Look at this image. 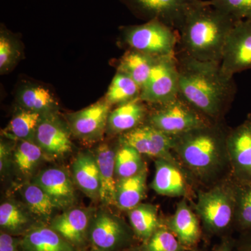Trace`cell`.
<instances>
[{"label": "cell", "instance_id": "cell-11", "mask_svg": "<svg viewBox=\"0 0 251 251\" xmlns=\"http://www.w3.org/2000/svg\"><path fill=\"white\" fill-rule=\"evenodd\" d=\"M111 105L105 99L87 108L68 115L69 129L84 141H96L101 138L107 128Z\"/></svg>", "mask_w": 251, "mask_h": 251}, {"label": "cell", "instance_id": "cell-16", "mask_svg": "<svg viewBox=\"0 0 251 251\" xmlns=\"http://www.w3.org/2000/svg\"><path fill=\"white\" fill-rule=\"evenodd\" d=\"M87 209H73L57 216L50 227L72 245H80L85 239L91 222Z\"/></svg>", "mask_w": 251, "mask_h": 251}, {"label": "cell", "instance_id": "cell-19", "mask_svg": "<svg viewBox=\"0 0 251 251\" xmlns=\"http://www.w3.org/2000/svg\"><path fill=\"white\" fill-rule=\"evenodd\" d=\"M73 176L77 186L91 198H99L100 173L95 155L82 152L77 155L72 166Z\"/></svg>", "mask_w": 251, "mask_h": 251}, {"label": "cell", "instance_id": "cell-9", "mask_svg": "<svg viewBox=\"0 0 251 251\" xmlns=\"http://www.w3.org/2000/svg\"><path fill=\"white\" fill-rule=\"evenodd\" d=\"M196 209L204 222L214 229L227 227L235 215V192L215 188L198 195Z\"/></svg>", "mask_w": 251, "mask_h": 251}, {"label": "cell", "instance_id": "cell-4", "mask_svg": "<svg viewBox=\"0 0 251 251\" xmlns=\"http://www.w3.org/2000/svg\"><path fill=\"white\" fill-rule=\"evenodd\" d=\"M122 44L128 49L155 57L176 54L177 31L159 21L122 27Z\"/></svg>", "mask_w": 251, "mask_h": 251}, {"label": "cell", "instance_id": "cell-8", "mask_svg": "<svg viewBox=\"0 0 251 251\" xmlns=\"http://www.w3.org/2000/svg\"><path fill=\"white\" fill-rule=\"evenodd\" d=\"M220 64L229 77L251 69V21L236 22L225 44Z\"/></svg>", "mask_w": 251, "mask_h": 251}, {"label": "cell", "instance_id": "cell-36", "mask_svg": "<svg viewBox=\"0 0 251 251\" xmlns=\"http://www.w3.org/2000/svg\"><path fill=\"white\" fill-rule=\"evenodd\" d=\"M146 251H179V244L171 232L161 229L150 237Z\"/></svg>", "mask_w": 251, "mask_h": 251}, {"label": "cell", "instance_id": "cell-34", "mask_svg": "<svg viewBox=\"0 0 251 251\" xmlns=\"http://www.w3.org/2000/svg\"><path fill=\"white\" fill-rule=\"evenodd\" d=\"M27 216L14 203L6 202L0 206V226L11 232H20L27 224Z\"/></svg>", "mask_w": 251, "mask_h": 251}, {"label": "cell", "instance_id": "cell-20", "mask_svg": "<svg viewBox=\"0 0 251 251\" xmlns=\"http://www.w3.org/2000/svg\"><path fill=\"white\" fill-rule=\"evenodd\" d=\"M145 103L138 98L119 105L110 112L107 128L113 133H125L142 125L148 115Z\"/></svg>", "mask_w": 251, "mask_h": 251}, {"label": "cell", "instance_id": "cell-22", "mask_svg": "<svg viewBox=\"0 0 251 251\" xmlns=\"http://www.w3.org/2000/svg\"><path fill=\"white\" fill-rule=\"evenodd\" d=\"M23 251H75L71 243L50 227H36L21 239Z\"/></svg>", "mask_w": 251, "mask_h": 251}, {"label": "cell", "instance_id": "cell-33", "mask_svg": "<svg viewBox=\"0 0 251 251\" xmlns=\"http://www.w3.org/2000/svg\"><path fill=\"white\" fill-rule=\"evenodd\" d=\"M234 192L237 222L243 229L251 230V181L239 182Z\"/></svg>", "mask_w": 251, "mask_h": 251}, {"label": "cell", "instance_id": "cell-1", "mask_svg": "<svg viewBox=\"0 0 251 251\" xmlns=\"http://www.w3.org/2000/svg\"><path fill=\"white\" fill-rule=\"evenodd\" d=\"M179 94L209 120H217L237 94L234 77L227 76L220 62L198 60L176 52Z\"/></svg>", "mask_w": 251, "mask_h": 251}, {"label": "cell", "instance_id": "cell-2", "mask_svg": "<svg viewBox=\"0 0 251 251\" xmlns=\"http://www.w3.org/2000/svg\"><path fill=\"white\" fill-rule=\"evenodd\" d=\"M234 18L200 0L191 6L177 32L180 52L198 60L221 62Z\"/></svg>", "mask_w": 251, "mask_h": 251}, {"label": "cell", "instance_id": "cell-15", "mask_svg": "<svg viewBox=\"0 0 251 251\" xmlns=\"http://www.w3.org/2000/svg\"><path fill=\"white\" fill-rule=\"evenodd\" d=\"M50 197L57 208L70 206L75 201L74 184L65 171L50 168L41 172L34 179Z\"/></svg>", "mask_w": 251, "mask_h": 251}, {"label": "cell", "instance_id": "cell-12", "mask_svg": "<svg viewBox=\"0 0 251 251\" xmlns=\"http://www.w3.org/2000/svg\"><path fill=\"white\" fill-rule=\"evenodd\" d=\"M70 132L53 112H49L41 116L34 140L49 156H64L72 150Z\"/></svg>", "mask_w": 251, "mask_h": 251}, {"label": "cell", "instance_id": "cell-32", "mask_svg": "<svg viewBox=\"0 0 251 251\" xmlns=\"http://www.w3.org/2000/svg\"><path fill=\"white\" fill-rule=\"evenodd\" d=\"M42 149L33 140H20L14 151V161L18 169L26 175L29 174L43 155Z\"/></svg>", "mask_w": 251, "mask_h": 251}, {"label": "cell", "instance_id": "cell-29", "mask_svg": "<svg viewBox=\"0 0 251 251\" xmlns=\"http://www.w3.org/2000/svg\"><path fill=\"white\" fill-rule=\"evenodd\" d=\"M22 56V50L14 34L8 30L4 25L0 31V72L7 74L14 69Z\"/></svg>", "mask_w": 251, "mask_h": 251}, {"label": "cell", "instance_id": "cell-13", "mask_svg": "<svg viewBox=\"0 0 251 251\" xmlns=\"http://www.w3.org/2000/svg\"><path fill=\"white\" fill-rule=\"evenodd\" d=\"M88 234L92 245L98 251H115L127 238L121 221L105 211H99L91 220Z\"/></svg>", "mask_w": 251, "mask_h": 251}, {"label": "cell", "instance_id": "cell-5", "mask_svg": "<svg viewBox=\"0 0 251 251\" xmlns=\"http://www.w3.org/2000/svg\"><path fill=\"white\" fill-rule=\"evenodd\" d=\"M154 106L148 123L172 137L210 125L209 119L185 100L181 95Z\"/></svg>", "mask_w": 251, "mask_h": 251}, {"label": "cell", "instance_id": "cell-30", "mask_svg": "<svg viewBox=\"0 0 251 251\" xmlns=\"http://www.w3.org/2000/svg\"><path fill=\"white\" fill-rule=\"evenodd\" d=\"M23 197L29 211L39 217H49L57 208L49 195L36 184L28 185L23 189Z\"/></svg>", "mask_w": 251, "mask_h": 251}, {"label": "cell", "instance_id": "cell-26", "mask_svg": "<svg viewBox=\"0 0 251 251\" xmlns=\"http://www.w3.org/2000/svg\"><path fill=\"white\" fill-rule=\"evenodd\" d=\"M41 116L39 112L21 108L4 130V135L14 140H34Z\"/></svg>", "mask_w": 251, "mask_h": 251}, {"label": "cell", "instance_id": "cell-38", "mask_svg": "<svg viewBox=\"0 0 251 251\" xmlns=\"http://www.w3.org/2000/svg\"><path fill=\"white\" fill-rule=\"evenodd\" d=\"M247 121L249 122V123L251 125V114L248 117Z\"/></svg>", "mask_w": 251, "mask_h": 251}, {"label": "cell", "instance_id": "cell-3", "mask_svg": "<svg viewBox=\"0 0 251 251\" xmlns=\"http://www.w3.org/2000/svg\"><path fill=\"white\" fill-rule=\"evenodd\" d=\"M227 135L214 124L174 138L175 150L182 161L198 174H209L221 165Z\"/></svg>", "mask_w": 251, "mask_h": 251}, {"label": "cell", "instance_id": "cell-35", "mask_svg": "<svg viewBox=\"0 0 251 251\" xmlns=\"http://www.w3.org/2000/svg\"><path fill=\"white\" fill-rule=\"evenodd\" d=\"M205 2L236 21H251V0H206Z\"/></svg>", "mask_w": 251, "mask_h": 251}, {"label": "cell", "instance_id": "cell-21", "mask_svg": "<svg viewBox=\"0 0 251 251\" xmlns=\"http://www.w3.org/2000/svg\"><path fill=\"white\" fill-rule=\"evenodd\" d=\"M16 98L21 108L41 115L53 112L58 106L54 94L48 87L34 82L21 85L17 91Z\"/></svg>", "mask_w": 251, "mask_h": 251}, {"label": "cell", "instance_id": "cell-23", "mask_svg": "<svg viewBox=\"0 0 251 251\" xmlns=\"http://www.w3.org/2000/svg\"><path fill=\"white\" fill-rule=\"evenodd\" d=\"M148 171L144 167L138 174L119 179L117 183V206L124 210H130L140 204L147 189Z\"/></svg>", "mask_w": 251, "mask_h": 251}, {"label": "cell", "instance_id": "cell-28", "mask_svg": "<svg viewBox=\"0 0 251 251\" xmlns=\"http://www.w3.org/2000/svg\"><path fill=\"white\" fill-rule=\"evenodd\" d=\"M128 217L135 234L142 239H150L158 226V210L152 204H138L129 210Z\"/></svg>", "mask_w": 251, "mask_h": 251}, {"label": "cell", "instance_id": "cell-39", "mask_svg": "<svg viewBox=\"0 0 251 251\" xmlns=\"http://www.w3.org/2000/svg\"><path fill=\"white\" fill-rule=\"evenodd\" d=\"M251 251V248H250V250H249V251Z\"/></svg>", "mask_w": 251, "mask_h": 251}, {"label": "cell", "instance_id": "cell-7", "mask_svg": "<svg viewBox=\"0 0 251 251\" xmlns=\"http://www.w3.org/2000/svg\"><path fill=\"white\" fill-rule=\"evenodd\" d=\"M135 17L161 21L177 31L188 9L200 0H120Z\"/></svg>", "mask_w": 251, "mask_h": 251}, {"label": "cell", "instance_id": "cell-25", "mask_svg": "<svg viewBox=\"0 0 251 251\" xmlns=\"http://www.w3.org/2000/svg\"><path fill=\"white\" fill-rule=\"evenodd\" d=\"M171 228L184 244H192L198 240L200 227L197 217L185 201L177 204L171 221Z\"/></svg>", "mask_w": 251, "mask_h": 251}, {"label": "cell", "instance_id": "cell-27", "mask_svg": "<svg viewBox=\"0 0 251 251\" xmlns=\"http://www.w3.org/2000/svg\"><path fill=\"white\" fill-rule=\"evenodd\" d=\"M142 88L131 77L117 72L109 86L105 99L110 105H122L140 98Z\"/></svg>", "mask_w": 251, "mask_h": 251}, {"label": "cell", "instance_id": "cell-10", "mask_svg": "<svg viewBox=\"0 0 251 251\" xmlns=\"http://www.w3.org/2000/svg\"><path fill=\"white\" fill-rule=\"evenodd\" d=\"M122 145L135 149L141 154L166 158L174 162L171 153L174 147V138L150 125H140L122 134Z\"/></svg>", "mask_w": 251, "mask_h": 251}, {"label": "cell", "instance_id": "cell-40", "mask_svg": "<svg viewBox=\"0 0 251 251\" xmlns=\"http://www.w3.org/2000/svg\"><path fill=\"white\" fill-rule=\"evenodd\" d=\"M250 247V248H251V245H250V247Z\"/></svg>", "mask_w": 251, "mask_h": 251}, {"label": "cell", "instance_id": "cell-14", "mask_svg": "<svg viewBox=\"0 0 251 251\" xmlns=\"http://www.w3.org/2000/svg\"><path fill=\"white\" fill-rule=\"evenodd\" d=\"M226 148L239 182L251 181V125L247 120L229 132Z\"/></svg>", "mask_w": 251, "mask_h": 251}, {"label": "cell", "instance_id": "cell-24", "mask_svg": "<svg viewBox=\"0 0 251 251\" xmlns=\"http://www.w3.org/2000/svg\"><path fill=\"white\" fill-rule=\"evenodd\" d=\"M157 58L140 51L128 49L119 61L117 72L126 74L143 88L150 77Z\"/></svg>", "mask_w": 251, "mask_h": 251}, {"label": "cell", "instance_id": "cell-18", "mask_svg": "<svg viewBox=\"0 0 251 251\" xmlns=\"http://www.w3.org/2000/svg\"><path fill=\"white\" fill-rule=\"evenodd\" d=\"M115 156L116 152L106 144L97 148L95 157L100 173V198L107 205H117L115 181Z\"/></svg>", "mask_w": 251, "mask_h": 251}, {"label": "cell", "instance_id": "cell-31", "mask_svg": "<svg viewBox=\"0 0 251 251\" xmlns=\"http://www.w3.org/2000/svg\"><path fill=\"white\" fill-rule=\"evenodd\" d=\"M141 155L135 149L122 144L115 156V173L119 179L133 176L143 169Z\"/></svg>", "mask_w": 251, "mask_h": 251}, {"label": "cell", "instance_id": "cell-37", "mask_svg": "<svg viewBox=\"0 0 251 251\" xmlns=\"http://www.w3.org/2000/svg\"><path fill=\"white\" fill-rule=\"evenodd\" d=\"M21 242V240L17 238L1 232L0 234V251H18Z\"/></svg>", "mask_w": 251, "mask_h": 251}, {"label": "cell", "instance_id": "cell-6", "mask_svg": "<svg viewBox=\"0 0 251 251\" xmlns=\"http://www.w3.org/2000/svg\"><path fill=\"white\" fill-rule=\"evenodd\" d=\"M179 95V72L176 55L157 58L140 98L149 105L166 103Z\"/></svg>", "mask_w": 251, "mask_h": 251}, {"label": "cell", "instance_id": "cell-17", "mask_svg": "<svg viewBox=\"0 0 251 251\" xmlns=\"http://www.w3.org/2000/svg\"><path fill=\"white\" fill-rule=\"evenodd\" d=\"M151 188L162 196L179 197L186 193V180L174 162L158 158Z\"/></svg>", "mask_w": 251, "mask_h": 251}]
</instances>
